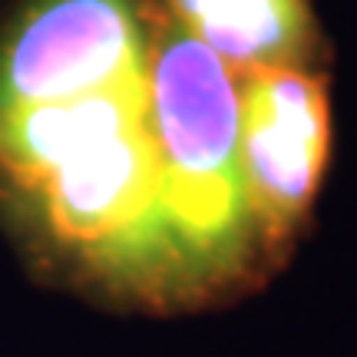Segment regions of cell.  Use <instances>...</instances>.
Returning a JSON list of instances; mask_svg holds the SVG:
<instances>
[{
    "label": "cell",
    "instance_id": "6da1fadb",
    "mask_svg": "<svg viewBox=\"0 0 357 357\" xmlns=\"http://www.w3.org/2000/svg\"><path fill=\"white\" fill-rule=\"evenodd\" d=\"M30 189L70 245L116 261L176 252L159 202L162 159L149 119L73 153Z\"/></svg>",
    "mask_w": 357,
    "mask_h": 357
},
{
    "label": "cell",
    "instance_id": "7a4b0ae2",
    "mask_svg": "<svg viewBox=\"0 0 357 357\" xmlns=\"http://www.w3.org/2000/svg\"><path fill=\"white\" fill-rule=\"evenodd\" d=\"M132 0H37L0 53V109L96 93L146 73Z\"/></svg>",
    "mask_w": 357,
    "mask_h": 357
},
{
    "label": "cell",
    "instance_id": "3957f363",
    "mask_svg": "<svg viewBox=\"0 0 357 357\" xmlns=\"http://www.w3.org/2000/svg\"><path fill=\"white\" fill-rule=\"evenodd\" d=\"M238 79V169L248 212L278 231L311 202L328 162V100L301 66H268Z\"/></svg>",
    "mask_w": 357,
    "mask_h": 357
},
{
    "label": "cell",
    "instance_id": "277c9868",
    "mask_svg": "<svg viewBox=\"0 0 357 357\" xmlns=\"http://www.w3.org/2000/svg\"><path fill=\"white\" fill-rule=\"evenodd\" d=\"M149 123L169 182H242L238 79L172 20L146 53Z\"/></svg>",
    "mask_w": 357,
    "mask_h": 357
},
{
    "label": "cell",
    "instance_id": "5b68a950",
    "mask_svg": "<svg viewBox=\"0 0 357 357\" xmlns=\"http://www.w3.org/2000/svg\"><path fill=\"white\" fill-rule=\"evenodd\" d=\"M149 119L146 73L96 93L0 109V166L26 189L63 159Z\"/></svg>",
    "mask_w": 357,
    "mask_h": 357
},
{
    "label": "cell",
    "instance_id": "8992f818",
    "mask_svg": "<svg viewBox=\"0 0 357 357\" xmlns=\"http://www.w3.org/2000/svg\"><path fill=\"white\" fill-rule=\"evenodd\" d=\"M172 20L202 40L235 77L298 66L307 47L305 0H166Z\"/></svg>",
    "mask_w": 357,
    "mask_h": 357
}]
</instances>
